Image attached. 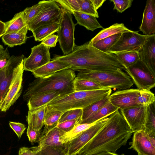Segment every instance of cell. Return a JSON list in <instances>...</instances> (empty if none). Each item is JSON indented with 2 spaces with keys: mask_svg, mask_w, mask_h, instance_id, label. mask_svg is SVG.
<instances>
[{
  "mask_svg": "<svg viewBox=\"0 0 155 155\" xmlns=\"http://www.w3.org/2000/svg\"><path fill=\"white\" fill-rule=\"evenodd\" d=\"M134 133L119 109L111 114L94 137L74 155L115 153L125 145Z\"/></svg>",
  "mask_w": 155,
  "mask_h": 155,
  "instance_id": "cell-1",
  "label": "cell"
},
{
  "mask_svg": "<svg viewBox=\"0 0 155 155\" xmlns=\"http://www.w3.org/2000/svg\"><path fill=\"white\" fill-rule=\"evenodd\" d=\"M52 59L65 62L71 66L70 69L81 72L125 69L116 54L103 52L89 41L75 45L73 51L68 54L54 55Z\"/></svg>",
  "mask_w": 155,
  "mask_h": 155,
  "instance_id": "cell-2",
  "label": "cell"
},
{
  "mask_svg": "<svg viewBox=\"0 0 155 155\" xmlns=\"http://www.w3.org/2000/svg\"><path fill=\"white\" fill-rule=\"evenodd\" d=\"M75 76L74 71L68 69L47 77L37 78L29 84L23 98L28 101L32 96L45 92L57 91L60 96L72 93L74 91L73 83Z\"/></svg>",
  "mask_w": 155,
  "mask_h": 155,
  "instance_id": "cell-3",
  "label": "cell"
},
{
  "mask_svg": "<svg viewBox=\"0 0 155 155\" xmlns=\"http://www.w3.org/2000/svg\"><path fill=\"white\" fill-rule=\"evenodd\" d=\"M110 88L82 91H74L62 96H59L46 105L63 113L72 109H84L91 104L110 96Z\"/></svg>",
  "mask_w": 155,
  "mask_h": 155,
  "instance_id": "cell-4",
  "label": "cell"
},
{
  "mask_svg": "<svg viewBox=\"0 0 155 155\" xmlns=\"http://www.w3.org/2000/svg\"><path fill=\"white\" fill-rule=\"evenodd\" d=\"M77 77L91 81L104 88L118 90L129 89L134 84L130 76L121 70L79 72Z\"/></svg>",
  "mask_w": 155,
  "mask_h": 155,
  "instance_id": "cell-5",
  "label": "cell"
},
{
  "mask_svg": "<svg viewBox=\"0 0 155 155\" xmlns=\"http://www.w3.org/2000/svg\"><path fill=\"white\" fill-rule=\"evenodd\" d=\"M61 8L62 13L57 33L60 47L63 55H66L71 53L76 45L74 37L76 24L73 21L72 14L67 10Z\"/></svg>",
  "mask_w": 155,
  "mask_h": 155,
  "instance_id": "cell-6",
  "label": "cell"
},
{
  "mask_svg": "<svg viewBox=\"0 0 155 155\" xmlns=\"http://www.w3.org/2000/svg\"><path fill=\"white\" fill-rule=\"evenodd\" d=\"M125 71L140 90L150 91L155 86V75L140 59Z\"/></svg>",
  "mask_w": 155,
  "mask_h": 155,
  "instance_id": "cell-7",
  "label": "cell"
},
{
  "mask_svg": "<svg viewBox=\"0 0 155 155\" xmlns=\"http://www.w3.org/2000/svg\"><path fill=\"white\" fill-rule=\"evenodd\" d=\"M147 36L132 30L123 33L108 53L116 54L129 51L139 52Z\"/></svg>",
  "mask_w": 155,
  "mask_h": 155,
  "instance_id": "cell-8",
  "label": "cell"
},
{
  "mask_svg": "<svg viewBox=\"0 0 155 155\" xmlns=\"http://www.w3.org/2000/svg\"><path fill=\"white\" fill-rule=\"evenodd\" d=\"M61 13V8L55 0H49L37 15L27 24L28 29L32 32L40 26L59 22Z\"/></svg>",
  "mask_w": 155,
  "mask_h": 155,
  "instance_id": "cell-9",
  "label": "cell"
},
{
  "mask_svg": "<svg viewBox=\"0 0 155 155\" xmlns=\"http://www.w3.org/2000/svg\"><path fill=\"white\" fill-rule=\"evenodd\" d=\"M108 117L96 122L87 130L81 133L64 145L66 155H74L91 140L107 121Z\"/></svg>",
  "mask_w": 155,
  "mask_h": 155,
  "instance_id": "cell-10",
  "label": "cell"
},
{
  "mask_svg": "<svg viewBox=\"0 0 155 155\" xmlns=\"http://www.w3.org/2000/svg\"><path fill=\"white\" fill-rule=\"evenodd\" d=\"M24 59L14 68L11 82L1 105L0 110L2 112L8 110L21 93Z\"/></svg>",
  "mask_w": 155,
  "mask_h": 155,
  "instance_id": "cell-11",
  "label": "cell"
},
{
  "mask_svg": "<svg viewBox=\"0 0 155 155\" xmlns=\"http://www.w3.org/2000/svg\"><path fill=\"white\" fill-rule=\"evenodd\" d=\"M50 49L41 43L32 48L30 55L24 58V70L32 72L50 61Z\"/></svg>",
  "mask_w": 155,
  "mask_h": 155,
  "instance_id": "cell-12",
  "label": "cell"
},
{
  "mask_svg": "<svg viewBox=\"0 0 155 155\" xmlns=\"http://www.w3.org/2000/svg\"><path fill=\"white\" fill-rule=\"evenodd\" d=\"M140 91L138 89L118 90L110 95L109 101L119 110L139 106L136 101Z\"/></svg>",
  "mask_w": 155,
  "mask_h": 155,
  "instance_id": "cell-13",
  "label": "cell"
},
{
  "mask_svg": "<svg viewBox=\"0 0 155 155\" xmlns=\"http://www.w3.org/2000/svg\"><path fill=\"white\" fill-rule=\"evenodd\" d=\"M24 55L12 56L7 65L0 70V110L11 82L15 68L24 59Z\"/></svg>",
  "mask_w": 155,
  "mask_h": 155,
  "instance_id": "cell-14",
  "label": "cell"
},
{
  "mask_svg": "<svg viewBox=\"0 0 155 155\" xmlns=\"http://www.w3.org/2000/svg\"><path fill=\"white\" fill-rule=\"evenodd\" d=\"M146 106H139L120 110L134 133L143 130Z\"/></svg>",
  "mask_w": 155,
  "mask_h": 155,
  "instance_id": "cell-15",
  "label": "cell"
},
{
  "mask_svg": "<svg viewBox=\"0 0 155 155\" xmlns=\"http://www.w3.org/2000/svg\"><path fill=\"white\" fill-rule=\"evenodd\" d=\"M66 133L56 127L39 138L38 146L30 148L38 150L48 147H64L66 143L64 135Z\"/></svg>",
  "mask_w": 155,
  "mask_h": 155,
  "instance_id": "cell-16",
  "label": "cell"
},
{
  "mask_svg": "<svg viewBox=\"0 0 155 155\" xmlns=\"http://www.w3.org/2000/svg\"><path fill=\"white\" fill-rule=\"evenodd\" d=\"M129 149H133L138 154L155 155V147L150 141L147 134L143 130L134 133Z\"/></svg>",
  "mask_w": 155,
  "mask_h": 155,
  "instance_id": "cell-17",
  "label": "cell"
},
{
  "mask_svg": "<svg viewBox=\"0 0 155 155\" xmlns=\"http://www.w3.org/2000/svg\"><path fill=\"white\" fill-rule=\"evenodd\" d=\"M138 52L140 59L155 75V34L147 36Z\"/></svg>",
  "mask_w": 155,
  "mask_h": 155,
  "instance_id": "cell-18",
  "label": "cell"
},
{
  "mask_svg": "<svg viewBox=\"0 0 155 155\" xmlns=\"http://www.w3.org/2000/svg\"><path fill=\"white\" fill-rule=\"evenodd\" d=\"M139 29L146 36L155 34V0H147Z\"/></svg>",
  "mask_w": 155,
  "mask_h": 155,
  "instance_id": "cell-19",
  "label": "cell"
},
{
  "mask_svg": "<svg viewBox=\"0 0 155 155\" xmlns=\"http://www.w3.org/2000/svg\"><path fill=\"white\" fill-rule=\"evenodd\" d=\"M71 66L68 63L57 59L51 61L32 72L37 78H44L63 70L69 69Z\"/></svg>",
  "mask_w": 155,
  "mask_h": 155,
  "instance_id": "cell-20",
  "label": "cell"
},
{
  "mask_svg": "<svg viewBox=\"0 0 155 155\" xmlns=\"http://www.w3.org/2000/svg\"><path fill=\"white\" fill-rule=\"evenodd\" d=\"M61 95L57 91L45 92L32 96L27 101L29 111H32L47 105L58 96Z\"/></svg>",
  "mask_w": 155,
  "mask_h": 155,
  "instance_id": "cell-21",
  "label": "cell"
},
{
  "mask_svg": "<svg viewBox=\"0 0 155 155\" xmlns=\"http://www.w3.org/2000/svg\"><path fill=\"white\" fill-rule=\"evenodd\" d=\"M63 113L60 110L46 105L44 119L45 127L43 131L41 133L40 137L57 126Z\"/></svg>",
  "mask_w": 155,
  "mask_h": 155,
  "instance_id": "cell-22",
  "label": "cell"
},
{
  "mask_svg": "<svg viewBox=\"0 0 155 155\" xmlns=\"http://www.w3.org/2000/svg\"><path fill=\"white\" fill-rule=\"evenodd\" d=\"M28 30L26 25L18 31L5 34L2 37V41L10 47L21 45L26 42Z\"/></svg>",
  "mask_w": 155,
  "mask_h": 155,
  "instance_id": "cell-23",
  "label": "cell"
},
{
  "mask_svg": "<svg viewBox=\"0 0 155 155\" xmlns=\"http://www.w3.org/2000/svg\"><path fill=\"white\" fill-rule=\"evenodd\" d=\"M46 105L33 111H28V115L26 116L28 126L35 130L41 131L42 127L44 125V115Z\"/></svg>",
  "mask_w": 155,
  "mask_h": 155,
  "instance_id": "cell-24",
  "label": "cell"
},
{
  "mask_svg": "<svg viewBox=\"0 0 155 155\" xmlns=\"http://www.w3.org/2000/svg\"><path fill=\"white\" fill-rule=\"evenodd\" d=\"M131 30L125 26L123 23H116L108 28L103 29L89 42L92 45L106 38L115 34L129 31Z\"/></svg>",
  "mask_w": 155,
  "mask_h": 155,
  "instance_id": "cell-25",
  "label": "cell"
},
{
  "mask_svg": "<svg viewBox=\"0 0 155 155\" xmlns=\"http://www.w3.org/2000/svg\"><path fill=\"white\" fill-rule=\"evenodd\" d=\"M72 14L77 21V24L83 26L88 30L93 31L99 28H103L96 18L92 15L80 12H73Z\"/></svg>",
  "mask_w": 155,
  "mask_h": 155,
  "instance_id": "cell-26",
  "label": "cell"
},
{
  "mask_svg": "<svg viewBox=\"0 0 155 155\" xmlns=\"http://www.w3.org/2000/svg\"><path fill=\"white\" fill-rule=\"evenodd\" d=\"M59 21L40 26L32 31L35 41H42L48 36L57 32Z\"/></svg>",
  "mask_w": 155,
  "mask_h": 155,
  "instance_id": "cell-27",
  "label": "cell"
},
{
  "mask_svg": "<svg viewBox=\"0 0 155 155\" xmlns=\"http://www.w3.org/2000/svg\"><path fill=\"white\" fill-rule=\"evenodd\" d=\"M119 109L113 105L109 101L91 117L81 122L82 124H92L110 116Z\"/></svg>",
  "mask_w": 155,
  "mask_h": 155,
  "instance_id": "cell-28",
  "label": "cell"
},
{
  "mask_svg": "<svg viewBox=\"0 0 155 155\" xmlns=\"http://www.w3.org/2000/svg\"><path fill=\"white\" fill-rule=\"evenodd\" d=\"M143 130L146 133L155 136V102L146 106Z\"/></svg>",
  "mask_w": 155,
  "mask_h": 155,
  "instance_id": "cell-29",
  "label": "cell"
},
{
  "mask_svg": "<svg viewBox=\"0 0 155 155\" xmlns=\"http://www.w3.org/2000/svg\"><path fill=\"white\" fill-rule=\"evenodd\" d=\"M5 23L4 35L18 31L27 25L23 18L22 11L16 14L11 20Z\"/></svg>",
  "mask_w": 155,
  "mask_h": 155,
  "instance_id": "cell-30",
  "label": "cell"
},
{
  "mask_svg": "<svg viewBox=\"0 0 155 155\" xmlns=\"http://www.w3.org/2000/svg\"><path fill=\"white\" fill-rule=\"evenodd\" d=\"M73 85L74 91H91L105 88L91 81L77 77L74 79Z\"/></svg>",
  "mask_w": 155,
  "mask_h": 155,
  "instance_id": "cell-31",
  "label": "cell"
},
{
  "mask_svg": "<svg viewBox=\"0 0 155 155\" xmlns=\"http://www.w3.org/2000/svg\"><path fill=\"white\" fill-rule=\"evenodd\" d=\"M49 0L42 1L31 7H27L23 11V16L26 24L36 16L48 3Z\"/></svg>",
  "mask_w": 155,
  "mask_h": 155,
  "instance_id": "cell-32",
  "label": "cell"
},
{
  "mask_svg": "<svg viewBox=\"0 0 155 155\" xmlns=\"http://www.w3.org/2000/svg\"><path fill=\"white\" fill-rule=\"evenodd\" d=\"M115 54L125 68L134 64L140 60L139 52L137 51H126Z\"/></svg>",
  "mask_w": 155,
  "mask_h": 155,
  "instance_id": "cell-33",
  "label": "cell"
},
{
  "mask_svg": "<svg viewBox=\"0 0 155 155\" xmlns=\"http://www.w3.org/2000/svg\"><path fill=\"white\" fill-rule=\"evenodd\" d=\"M109 97L96 101L82 109V114L81 123L91 117L105 105L109 101Z\"/></svg>",
  "mask_w": 155,
  "mask_h": 155,
  "instance_id": "cell-34",
  "label": "cell"
},
{
  "mask_svg": "<svg viewBox=\"0 0 155 155\" xmlns=\"http://www.w3.org/2000/svg\"><path fill=\"white\" fill-rule=\"evenodd\" d=\"M121 35V34H117L113 35L100 40L91 45L103 52L108 53L109 50L116 42Z\"/></svg>",
  "mask_w": 155,
  "mask_h": 155,
  "instance_id": "cell-35",
  "label": "cell"
},
{
  "mask_svg": "<svg viewBox=\"0 0 155 155\" xmlns=\"http://www.w3.org/2000/svg\"><path fill=\"white\" fill-rule=\"evenodd\" d=\"M154 102L155 97L153 93L150 91L140 90L136 101L138 105L147 106Z\"/></svg>",
  "mask_w": 155,
  "mask_h": 155,
  "instance_id": "cell-36",
  "label": "cell"
},
{
  "mask_svg": "<svg viewBox=\"0 0 155 155\" xmlns=\"http://www.w3.org/2000/svg\"><path fill=\"white\" fill-rule=\"evenodd\" d=\"M78 2L80 7V12L98 18V13L95 9L91 0H78Z\"/></svg>",
  "mask_w": 155,
  "mask_h": 155,
  "instance_id": "cell-37",
  "label": "cell"
},
{
  "mask_svg": "<svg viewBox=\"0 0 155 155\" xmlns=\"http://www.w3.org/2000/svg\"><path fill=\"white\" fill-rule=\"evenodd\" d=\"M59 6L70 12L72 14L74 11L80 12L78 0H55Z\"/></svg>",
  "mask_w": 155,
  "mask_h": 155,
  "instance_id": "cell-38",
  "label": "cell"
},
{
  "mask_svg": "<svg viewBox=\"0 0 155 155\" xmlns=\"http://www.w3.org/2000/svg\"><path fill=\"white\" fill-rule=\"evenodd\" d=\"M32 150L38 155H66L64 147H48L38 150Z\"/></svg>",
  "mask_w": 155,
  "mask_h": 155,
  "instance_id": "cell-39",
  "label": "cell"
},
{
  "mask_svg": "<svg viewBox=\"0 0 155 155\" xmlns=\"http://www.w3.org/2000/svg\"><path fill=\"white\" fill-rule=\"evenodd\" d=\"M82 114V109L69 110L64 113L59 120L58 123L67 120L81 119Z\"/></svg>",
  "mask_w": 155,
  "mask_h": 155,
  "instance_id": "cell-40",
  "label": "cell"
},
{
  "mask_svg": "<svg viewBox=\"0 0 155 155\" xmlns=\"http://www.w3.org/2000/svg\"><path fill=\"white\" fill-rule=\"evenodd\" d=\"M81 119H74L67 120L61 123H58L57 127L63 131L68 133L78 124H80Z\"/></svg>",
  "mask_w": 155,
  "mask_h": 155,
  "instance_id": "cell-41",
  "label": "cell"
},
{
  "mask_svg": "<svg viewBox=\"0 0 155 155\" xmlns=\"http://www.w3.org/2000/svg\"><path fill=\"white\" fill-rule=\"evenodd\" d=\"M114 4V10H116L120 13H122L130 7L133 0H112Z\"/></svg>",
  "mask_w": 155,
  "mask_h": 155,
  "instance_id": "cell-42",
  "label": "cell"
},
{
  "mask_svg": "<svg viewBox=\"0 0 155 155\" xmlns=\"http://www.w3.org/2000/svg\"><path fill=\"white\" fill-rule=\"evenodd\" d=\"M10 127L13 130L20 139L26 128L25 125L19 122L10 121Z\"/></svg>",
  "mask_w": 155,
  "mask_h": 155,
  "instance_id": "cell-43",
  "label": "cell"
},
{
  "mask_svg": "<svg viewBox=\"0 0 155 155\" xmlns=\"http://www.w3.org/2000/svg\"><path fill=\"white\" fill-rule=\"evenodd\" d=\"M41 134V131L35 130L30 126H28L27 134L29 141L31 143L38 142Z\"/></svg>",
  "mask_w": 155,
  "mask_h": 155,
  "instance_id": "cell-44",
  "label": "cell"
},
{
  "mask_svg": "<svg viewBox=\"0 0 155 155\" xmlns=\"http://www.w3.org/2000/svg\"><path fill=\"white\" fill-rule=\"evenodd\" d=\"M10 57L8 50L7 48L4 49L0 53V70L7 65Z\"/></svg>",
  "mask_w": 155,
  "mask_h": 155,
  "instance_id": "cell-45",
  "label": "cell"
},
{
  "mask_svg": "<svg viewBox=\"0 0 155 155\" xmlns=\"http://www.w3.org/2000/svg\"><path fill=\"white\" fill-rule=\"evenodd\" d=\"M58 35L53 34L42 41L41 43L50 48L54 47L58 41Z\"/></svg>",
  "mask_w": 155,
  "mask_h": 155,
  "instance_id": "cell-46",
  "label": "cell"
},
{
  "mask_svg": "<svg viewBox=\"0 0 155 155\" xmlns=\"http://www.w3.org/2000/svg\"><path fill=\"white\" fill-rule=\"evenodd\" d=\"M18 155H38L30 148L23 147L21 148L19 150Z\"/></svg>",
  "mask_w": 155,
  "mask_h": 155,
  "instance_id": "cell-47",
  "label": "cell"
},
{
  "mask_svg": "<svg viewBox=\"0 0 155 155\" xmlns=\"http://www.w3.org/2000/svg\"><path fill=\"white\" fill-rule=\"evenodd\" d=\"M95 9L97 10L106 1V0H91Z\"/></svg>",
  "mask_w": 155,
  "mask_h": 155,
  "instance_id": "cell-48",
  "label": "cell"
},
{
  "mask_svg": "<svg viewBox=\"0 0 155 155\" xmlns=\"http://www.w3.org/2000/svg\"><path fill=\"white\" fill-rule=\"evenodd\" d=\"M5 23L0 20V38L2 37L5 34Z\"/></svg>",
  "mask_w": 155,
  "mask_h": 155,
  "instance_id": "cell-49",
  "label": "cell"
},
{
  "mask_svg": "<svg viewBox=\"0 0 155 155\" xmlns=\"http://www.w3.org/2000/svg\"><path fill=\"white\" fill-rule=\"evenodd\" d=\"M94 155H125V154L124 153H122L121 154H118L115 153L104 151Z\"/></svg>",
  "mask_w": 155,
  "mask_h": 155,
  "instance_id": "cell-50",
  "label": "cell"
},
{
  "mask_svg": "<svg viewBox=\"0 0 155 155\" xmlns=\"http://www.w3.org/2000/svg\"><path fill=\"white\" fill-rule=\"evenodd\" d=\"M148 139L152 144L155 147V136L147 134Z\"/></svg>",
  "mask_w": 155,
  "mask_h": 155,
  "instance_id": "cell-51",
  "label": "cell"
},
{
  "mask_svg": "<svg viewBox=\"0 0 155 155\" xmlns=\"http://www.w3.org/2000/svg\"><path fill=\"white\" fill-rule=\"evenodd\" d=\"M4 50V48L2 45L0 44V53Z\"/></svg>",
  "mask_w": 155,
  "mask_h": 155,
  "instance_id": "cell-52",
  "label": "cell"
},
{
  "mask_svg": "<svg viewBox=\"0 0 155 155\" xmlns=\"http://www.w3.org/2000/svg\"><path fill=\"white\" fill-rule=\"evenodd\" d=\"M138 155H142V154H138Z\"/></svg>",
  "mask_w": 155,
  "mask_h": 155,
  "instance_id": "cell-53",
  "label": "cell"
}]
</instances>
